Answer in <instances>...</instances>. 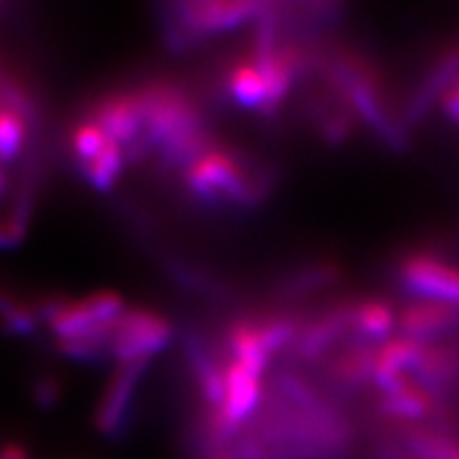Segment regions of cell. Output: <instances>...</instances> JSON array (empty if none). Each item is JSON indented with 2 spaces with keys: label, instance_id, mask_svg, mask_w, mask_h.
<instances>
[{
  "label": "cell",
  "instance_id": "cell-1",
  "mask_svg": "<svg viewBox=\"0 0 459 459\" xmlns=\"http://www.w3.org/2000/svg\"><path fill=\"white\" fill-rule=\"evenodd\" d=\"M184 192L197 205L221 209H255L272 194L274 172L255 157L217 142L180 175Z\"/></svg>",
  "mask_w": 459,
  "mask_h": 459
},
{
  "label": "cell",
  "instance_id": "cell-2",
  "mask_svg": "<svg viewBox=\"0 0 459 459\" xmlns=\"http://www.w3.org/2000/svg\"><path fill=\"white\" fill-rule=\"evenodd\" d=\"M320 75L344 98L358 123H364L386 148L394 152L408 148V131L400 113L391 108L379 71L362 52L349 47L325 50Z\"/></svg>",
  "mask_w": 459,
  "mask_h": 459
},
{
  "label": "cell",
  "instance_id": "cell-3",
  "mask_svg": "<svg viewBox=\"0 0 459 459\" xmlns=\"http://www.w3.org/2000/svg\"><path fill=\"white\" fill-rule=\"evenodd\" d=\"M143 115L142 138L155 152L163 143L209 128L197 100L182 84L169 79H152L134 86Z\"/></svg>",
  "mask_w": 459,
  "mask_h": 459
},
{
  "label": "cell",
  "instance_id": "cell-4",
  "mask_svg": "<svg viewBox=\"0 0 459 459\" xmlns=\"http://www.w3.org/2000/svg\"><path fill=\"white\" fill-rule=\"evenodd\" d=\"M175 329L163 314L150 308H126L119 320H115L109 351L117 364L148 360L167 349Z\"/></svg>",
  "mask_w": 459,
  "mask_h": 459
},
{
  "label": "cell",
  "instance_id": "cell-5",
  "mask_svg": "<svg viewBox=\"0 0 459 459\" xmlns=\"http://www.w3.org/2000/svg\"><path fill=\"white\" fill-rule=\"evenodd\" d=\"M169 10L199 45L209 37L247 23L256 22L266 13L272 3H255V0H184L170 3Z\"/></svg>",
  "mask_w": 459,
  "mask_h": 459
},
{
  "label": "cell",
  "instance_id": "cell-6",
  "mask_svg": "<svg viewBox=\"0 0 459 459\" xmlns=\"http://www.w3.org/2000/svg\"><path fill=\"white\" fill-rule=\"evenodd\" d=\"M396 276L413 299L438 300L459 308V266L435 251L413 249L398 261Z\"/></svg>",
  "mask_w": 459,
  "mask_h": 459
},
{
  "label": "cell",
  "instance_id": "cell-7",
  "mask_svg": "<svg viewBox=\"0 0 459 459\" xmlns=\"http://www.w3.org/2000/svg\"><path fill=\"white\" fill-rule=\"evenodd\" d=\"M352 307L354 300H341L305 320L290 352L300 362H316L341 341H349L352 337Z\"/></svg>",
  "mask_w": 459,
  "mask_h": 459
},
{
  "label": "cell",
  "instance_id": "cell-8",
  "mask_svg": "<svg viewBox=\"0 0 459 459\" xmlns=\"http://www.w3.org/2000/svg\"><path fill=\"white\" fill-rule=\"evenodd\" d=\"M148 368V360L117 364L115 368L94 413V427L100 435L108 438L121 435L128 413H131L134 393Z\"/></svg>",
  "mask_w": 459,
  "mask_h": 459
},
{
  "label": "cell",
  "instance_id": "cell-9",
  "mask_svg": "<svg viewBox=\"0 0 459 459\" xmlns=\"http://www.w3.org/2000/svg\"><path fill=\"white\" fill-rule=\"evenodd\" d=\"M84 117L94 121L121 148L131 146L143 131V115L136 89H117L98 96Z\"/></svg>",
  "mask_w": 459,
  "mask_h": 459
},
{
  "label": "cell",
  "instance_id": "cell-10",
  "mask_svg": "<svg viewBox=\"0 0 459 459\" xmlns=\"http://www.w3.org/2000/svg\"><path fill=\"white\" fill-rule=\"evenodd\" d=\"M305 117L320 140L332 148L347 143L358 126L354 111L329 82H325V91L307 96Z\"/></svg>",
  "mask_w": 459,
  "mask_h": 459
},
{
  "label": "cell",
  "instance_id": "cell-11",
  "mask_svg": "<svg viewBox=\"0 0 459 459\" xmlns=\"http://www.w3.org/2000/svg\"><path fill=\"white\" fill-rule=\"evenodd\" d=\"M459 322V308L438 300L413 299L408 305L398 308L396 327L400 335L433 342L435 339L448 333Z\"/></svg>",
  "mask_w": 459,
  "mask_h": 459
},
{
  "label": "cell",
  "instance_id": "cell-12",
  "mask_svg": "<svg viewBox=\"0 0 459 459\" xmlns=\"http://www.w3.org/2000/svg\"><path fill=\"white\" fill-rule=\"evenodd\" d=\"M459 79V47L444 52L435 65L429 69L427 77L418 84V89L411 94L410 102L404 111L400 113V121L406 131L411 126L420 125L427 111L435 102H440L442 96L446 94L450 86Z\"/></svg>",
  "mask_w": 459,
  "mask_h": 459
},
{
  "label": "cell",
  "instance_id": "cell-13",
  "mask_svg": "<svg viewBox=\"0 0 459 459\" xmlns=\"http://www.w3.org/2000/svg\"><path fill=\"white\" fill-rule=\"evenodd\" d=\"M263 394L261 376L224 358V402L221 410L230 421L243 427V423L258 411Z\"/></svg>",
  "mask_w": 459,
  "mask_h": 459
},
{
  "label": "cell",
  "instance_id": "cell-14",
  "mask_svg": "<svg viewBox=\"0 0 459 459\" xmlns=\"http://www.w3.org/2000/svg\"><path fill=\"white\" fill-rule=\"evenodd\" d=\"M423 349V341H415L404 335H396L377 344L376 358H373L371 383L383 391L389 389L402 377H411L413 369L420 364Z\"/></svg>",
  "mask_w": 459,
  "mask_h": 459
},
{
  "label": "cell",
  "instance_id": "cell-15",
  "mask_svg": "<svg viewBox=\"0 0 459 459\" xmlns=\"http://www.w3.org/2000/svg\"><path fill=\"white\" fill-rule=\"evenodd\" d=\"M221 94L226 96L230 104L243 109H253L266 117L268 92L263 75L258 74L255 64L247 57L238 62H230L219 79Z\"/></svg>",
  "mask_w": 459,
  "mask_h": 459
},
{
  "label": "cell",
  "instance_id": "cell-16",
  "mask_svg": "<svg viewBox=\"0 0 459 459\" xmlns=\"http://www.w3.org/2000/svg\"><path fill=\"white\" fill-rule=\"evenodd\" d=\"M379 410L398 421H421L435 411V398L411 377H402L379 391Z\"/></svg>",
  "mask_w": 459,
  "mask_h": 459
},
{
  "label": "cell",
  "instance_id": "cell-17",
  "mask_svg": "<svg viewBox=\"0 0 459 459\" xmlns=\"http://www.w3.org/2000/svg\"><path fill=\"white\" fill-rule=\"evenodd\" d=\"M377 344H369L351 337L327 362V373L337 385L347 389H360L371 383L373 358Z\"/></svg>",
  "mask_w": 459,
  "mask_h": 459
},
{
  "label": "cell",
  "instance_id": "cell-18",
  "mask_svg": "<svg viewBox=\"0 0 459 459\" xmlns=\"http://www.w3.org/2000/svg\"><path fill=\"white\" fill-rule=\"evenodd\" d=\"M398 308L385 297H368L354 300L352 337L369 344H381L393 337Z\"/></svg>",
  "mask_w": 459,
  "mask_h": 459
},
{
  "label": "cell",
  "instance_id": "cell-19",
  "mask_svg": "<svg viewBox=\"0 0 459 459\" xmlns=\"http://www.w3.org/2000/svg\"><path fill=\"white\" fill-rule=\"evenodd\" d=\"M341 276H342V270L339 268L337 263H332V261L308 263L290 272V274L281 280L278 293L285 299H299V297L325 290V287L337 283Z\"/></svg>",
  "mask_w": 459,
  "mask_h": 459
},
{
  "label": "cell",
  "instance_id": "cell-20",
  "mask_svg": "<svg viewBox=\"0 0 459 459\" xmlns=\"http://www.w3.org/2000/svg\"><path fill=\"white\" fill-rule=\"evenodd\" d=\"M255 322L264 351L270 358H274L276 354L290 352L305 320L291 312H270L255 316Z\"/></svg>",
  "mask_w": 459,
  "mask_h": 459
},
{
  "label": "cell",
  "instance_id": "cell-21",
  "mask_svg": "<svg viewBox=\"0 0 459 459\" xmlns=\"http://www.w3.org/2000/svg\"><path fill=\"white\" fill-rule=\"evenodd\" d=\"M113 324L96 325L89 329V332L69 337V339H57V351L75 362H84V364L106 362L108 358H111L109 342H111Z\"/></svg>",
  "mask_w": 459,
  "mask_h": 459
},
{
  "label": "cell",
  "instance_id": "cell-22",
  "mask_svg": "<svg viewBox=\"0 0 459 459\" xmlns=\"http://www.w3.org/2000/svg\"><path fill=\"white\" fill-rule=\"evenodd\" d=\"M126 160L125 152L117 142H109L106 150L100 153L96 160L79 167L82 178L89 182L98 192H109L115 184L119 182L125 172Z\"/></svg>",
  "mask_w": 459,
  "mask_h": 459
},
{
  "label": "cell",
  "instance_id": "cell-23",
  "mask_svg": "<svg viewBox=\"0 0 459 459\" xmlns=\"http://www.w3.org/2000/svg\"><path fill=\"white\" fill-rule=\"evenodd\" d=\"M29 125L25 113L12 106L0 108V163H13L27 142Z\"/></svg>",
  "mask_w": 459,
  "mask_h": 459
},
{
  "label": "cell",
  "instance_id": "cell-24",
  "mask_svg": "<svg viewBox=\"0 0 459 459\" xmlns=\"http://www.w3.org/2000/svg\"><path fill=\"white\" fill-rule=\"evenodd\" d=\"M0 324L4 325L8 333L29 335L39 327L40 318L35 305L25 303V300L0 287Z\"/></svg>",
  "mask_w": 459,
  "mask_h": 459
},
{
  "label": "cell",
  "instance_id": "cell-25",
  "mask_svg": "<svg viewBox=\"0 0 459 459\" xmlns=\"http://www.w3.org/2000/svg\"><path fill=\"white\" fill-rule=\"evenodd\" d=\"M109 142L111 138L102 131V128L86 117H82L74 126V131H71L69 136V146L75 155L79 167L96 160V157L106 150Z\"/></svg>",
  "mask_w": 459,
  "mask_h": 459
},
{
  "label": "cell",
  "instance_id": "cell-26",
  "mask_svg": "<svg viewBox=\"0 0 459 459\" xmlns=\"http://www.w3.org/2000/svg\"><path fill=\"white\" fill-rule=\"evenodd\" d=\"M406 444L420 459H452L459 452L454 440L429 429H411Z\"/></svg>",
  "mask_w": 459,
  "mask_h": 459
},
{
  "label": "cell",
  "instance_id": "cell-27",
  "mask_svg": "<svg viewBox=\"0 0 459 459\" xmlns=\"http://www.w3.org/2000/svg\"><path fill=\"white\" fill-rule=\"evenodd\" d=\"M81 303L86 308V312L91 314L94 324L98 325L113 324L115 320H119L123 312L128 308L125 299L117 291H111V290H100V291L84 295L81 299Z\"/></svg>",
  "mask_w": 459,
  "mask_h": 459
},
{
  "label": "cell",
  "instance_id": "cell-28",
  "mask_svg": "<svg viewBox=\"0 0 459 459\" xmlns=\"http://www.w3.org/2000/svg\"><path fill=\"white\" fill-rule=\"evenodd\" d=\"M33 398L42 410H48L62 398V383L54 376H42L33 385Z\"/></svg>",
  "mask_w": 459,
  "mask_h": 459
},
{
  "label": "cell",
  "instance_id": "cell-29",
  "mask_svg": "<svg viewBox=\"0 0 459 459\" xmlns=\"http://www.w3.org/2000/svg\"><path fill=\"white\" fill-rule=\"evenodd\" d=\"M440 106H442V111L446 113V117L459 126V79L450 86L446 94L442 96Z\"/></svg>",
  "mask_w": 459,
  "mask_h": 459
},
{
  "label": "cell",
  "instance_id": "cell-30",
  "mask_svg": "<svg viewBox=\"0 0 459 459\" xmlns=\"http://www.w3.org/2000/svg\"><path fill=\"white\" fill-rule=\"evenodd\" d=\"M0 459H31L25 446L18 442H8L0 446Z\"/></svg>",
  "mask_w": 459,
  "mask_h": 459
},
{
  "label": "cell",
  "instance_id": "cell-31",
  "mask_svg": "<svg viewBox=\"0 0 459 459\" xmlns=\"http://www.w3.org/2000/svg\"><path fill=\"white\" fill-rule=\"evenodd\" d=\"M6 190V178H4V172L0 170V194Z\"/></svg>",
  "mask_w": 459,
  "mask_h": 459
},
{
  "label": "cell",
  "instance_id": "cell-32",
  "mask_svg": "<svg viewBox=\"0 0 459 459\" xmlns=\"http://www.w3.org/2000/svg\"><path fill=\"white\" fill-rule=\"evenodd\" d=\"M211 459H228V457H222V455H219V457H211Z\"/></svg>",
  "mask_w": 459,
  "mask_h": 459
},
{
  "label": "cell",
  "instance_id": "cell-33",
  "mask_svg": "<svg viewBox=\"0 0 459 459\" xmlns=\"http://www.w3.org/2000/svg\"><path fill=\"white\" fill-rule=\"evenodd\" d=\"M452 459H459V452H457V454H455Z\"/></svg>",
  "mask_w": 459,
  "mask_h": 459
}]
</instances>
